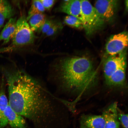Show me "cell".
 <instances>
[{
    "instance_id": "6da1fadb",
    "label": "cell",
    "mask_w": 128,
    "mask_h": 128,
    "mask_svg": "<svg viewBox=\"0 0 128 128\" xmlns=\"http://www.w3.org/2000/svg\"><path fill=\"white\" fill-rule=\"evenodd\" d=\"M0 69L7 82L11 108L37 128H50L59 114L50 93L23 69L4 66Z\"/></svg>"
},
{
    "instance_id": "7a4b0ae2",
    "label": "cell",
    "mask_w": 128,
    "mask_h": 128,
    "mask_svg": "<svg viewBox=\"0 0 128 128\" xmlns=\"http://www.w3.org/2000/svg\"><path fill=\"white\" fill-rule=\"evenodd\" d=\"M62 87L71 93L80 95L94 84L96 71L92 61L85 57L61 58L54 67Z\"/></svg>"
},
{
    "instance_id": "3957f363",
    "label": "cell",
    "mask_w": 128,
    "mask_h": 128,
    "mask_svg": "<svg viewBox=\"0 0 128 128\" xmlns=\"http://www.w3.org/2000/svg\"><path fill=\"white\" fill-rule=\"evenodd\" d=\"M81 1V21L86 34L90 35L101 28L105 22L89 1Z\"/></svg>"
},
{
    "instance_id": "277c9868",
    "label": "cell",
    "mask_w": 128,
    "mask_h": 128,
    "mask_svg": "<svg viewBox=\"0 0 128 128\" xmlns=\"http://www.w3.org/2000/svg\"><path fill=\"white\" fill-rule=\"evenodd\" d=\"M35 37L26 17L24 15L20 16L16 21L15 31L12 39V45L20 46L30 45L33 43Z\"/></svg>"
},
{
    "instance_id": "5b68a950",
    "label": "cell",
    "mask_w": 128,
    "mask_h": 128,
    "mask_svg": "<svg viewBox=\"0 0 128 128\" xmlns=\"http://www.w3.org/2000/svg\"><path fill=\"white\" fill-rule=\"evenodd\" d=\"M128 45V33L123 31L113 35L109 38L105 46L108 56L118 54L126 49Z\"/></svg>"
},
{
    "instance_id": "8992f818",
    "label": "cell",
    "mask_w": 128,
    "mask_h": 128,
    "mask_svg": "<svg viewBox=\"0 0 128 128\" xmlns=\"http://www.w3.org/2000/svg\"><path fill=\"white\" fill-rule=\"evenodd\" d=\"M118 0H99L95 3L94 7L101 18L105 22L111 21L117 10Z\"/></svg>"
},
{
    "instance_id": "52a82bcc",
    "label": "cell",
    "mask_w": 128,
    "mask_h": 128,
    "mask_svg": "<svg viewBox=\"0 0 128 128\" xmlns=\"http://www.w3.org/2000/svg\"><path fill=\"white\" fill-rule=\"evenodd\" d=\"M126 49L116 55L108 56L104 65L105 81L119 68L126 63Z\"/></svg>"
},
{
    "instance_id": "ba28073f",
    "label": "cell",
    "mask_w": 128,
    "mask_h": 128,
    "mask_svg": "<svg viewBox=\"0 0 128 128\" xmlns=\"http://www.w3.org/2000/svg\"><path fill=\"white\" fill-rule=\"evenodd\" d=\"M116 102L110 105L103 112L102 114L105 121V128H120Z\"/></svg>"
},
{
    "instance_id": "9c48e42d",
    "label": "cell",
    "mask_w": 128,
    "mask_h": 128,
    "mask_svg": "<svg viewBox=\"0 0 128 128\" xmlns=\"http://www.w3.org/2000/svg\"><path fill=\"white\" fill-rule=\"evenodd\" d=\"M102 115L82 114L80 119L79 128H105Z\"/></svg>"
},
{
    "instance_id": "30bf717a",
    "label": "cell",
    "mask_w": 128,
    "mask_h": 128,
    "mask_svg": "<svg viewBox=\"0 0 128 128\" xmlns=\"http://www.w3.org/2000/svg\"><path fill=\"white\" fill-rule=\"evenodd\" d=\"M59 10L60 11L68 15L75 17L82 20L81 0H64L59 7Z\"/></svg>"
},
{
    "instance_id": "8fae6325",
    "label": "cell",
    "mask_w": 128,
    "mask_h": 128,
    "mask_svg": "<svg viewBox=\"0 0 128 128\" xmlns=\"http://www.w3.org/2000/svg\"><path fill=\"white\" fill-rule=\"evenodd\" d=\"M0 86V128H3L8 124L5 112L9 102L6 96L5 85L3 78Z\"/></svg>"
},
{
    "instance_id": "7c38bea8",
    "label": "cell",
    "mask_w": 128,
    "mask_h": 128,
    "mask_svg": "<svg viewBox=\"0 0 128 128\" xmlns=\"http://www.w3.org/2000/svg\"><path fill=\"white\" fill-rule=\"evenodd\" d=\"M8 123L12 128H26V121L22 116L14 111L9 104L5 112Z\"/></svg>"
},
{
    "instance_id": "4fadbf2b",
    "label": "cell",
    "mask_w": 128,
    "mask_h": 128,
    "mask_svg": "<svg viewBox=\"0 0 128 128\" xmlns=\"http://www.w3.org/2000/svg\"><path fill=\"white\" fill-rule=\"evenodd\" d=\"M126 63L119 68L106 81L107 84L112 86L122 85L125 80Z\"/></svg>"
},
{
    "instance_id": "5bb4252c",
    "label": "cell",
    "mask_w": 128,
    "mask_h": 128,
    "mask_svg": "<svg viewBox=\"0 0 128 128\" xmlns=\"http://www.w3.org/2000/svg\"><path fill=\"white\" fill-rule=\"evenodd\" d=\"M46 18L43 13L35 14L29 19V25L33 31H37L44 23Z\"/></svg>"
},
{
    "instance_id": "9a60e30c",
    "label": "cell",
    "mask_w": 128,
    "mask_h": 128,
    "mask_svg": "<svg viewBox=\"0 0 128 128\" xmlns=\"http://www.w3.org/2000/svg\"><path fill=\"white\" fill-rule=\"evenodd\" d=\"M15 18H10L0 34V41H3V44L7 43L11 39V25Z\"/></svg>"
},
{
    "instance_id": "2e32d148",
    "label": "cell",
    "mask_w": 128,
    "mask_h": 128,
    "mask_svg": "<svg viewBox=\"0 0 128 128\" xmlns=\"http://www.w3.org/2000/svg\"><path fill=\"white\" fill-rule=\"evenodd\" d=\"M45 9L39 0L32 1L31 7L28 11V16L26 17L27 21L33 15L43 13Z\"/></svg>"
},
{
    "instance_id": "e0dca14e",
    "label": "cell",
    "mask_w": 128,
    "mask_h": 128,
    "mask_svg": "<svg viewBox=\"0 0 128 128\" xmlns=\"http://www.w3.org/2000/svg\"><path fill=\"white\" fill-rule=\"evenodd\" d=\"M64 21L65 24L71 27L79 29L83 28L82 21L73 16H66L64 19Z\"/></svg>"
},
{
    "instance_id": "ac0fdd59",
    "label": "cell",
    "mask_w": 128,
    "mask_h": 128,
    "mask_svg": "<svg viewBox=\"0 0 128 128\" xmlns=\"http://www.w3.org/2000/svg\"><path fill=\"white\" fill-rule=\"evenodd\" d=\"M63 27V24L60 21H55L47 32L45 34L46 37L52 36L61 30Z\"/></svg>"
},
{
    "instance_id": "d6986e66",
    "label": "cell",
    "mask_w": 128,
    "mask_h": 128,
    "mask_svg": "<svg viewBox=\"0 0 128 128\" xmlns=\"http://www.w3.org/2000/svg\"><path fill=\"white\" fill-rule=\"evenodd\" d=\"M118 119L123 128H128V117L127 114L125 113L118 107L117 108Z\"/></svg>"
},
{
    "instance_id": "ffe728a7",
    "label": "cell",
    "mask_w": 128,
    "mask_h": 128,
    "mask_svg": "<svg viewBox=\"0 0 128 128\" xmlns=\"http://www.w3.org/2000/svg\"><path fill=\"white\" fill-rule=\"evenodd\" d=\"M55 21L52 18H46L44 24L37 31L39 33L45 34Z\"/></svg>"
},
{
    "instance_id": "44dd1931",
    "label": "cell",
    "mask_w": 128,
    "mask_h": 128,
    "mask_svg": "<svg viewBox=\"0 0 128 128\" xmlns=\"http://www.w3.org/2000/svg\"><path fill=\"white\" fill-rule=\"evenodd\" d=\"M14 11L2 12L0 11V30L3 25L5 20L11 18L14 13Z\"/></svg>"
},
{
    "instance_id": "7402d4cb",
    "label": "cell",
    "mask_w": 128,
    "mask_h": 128,
    "mask_svg": "<svg viewBox=\"0 0 128 128\" xmlns=\"http://www.w3.org/2000/svg\"><path fill=\"white\" fill-rule=\"evenodd\" d=\"M14 11L11 5L8 1L0 0V11L5 12Z\"/></svg>"
},
{
    "instance_id": "603a6c76",
    "label": "cell",
    "mask_w": 128,
    "mask_h": 128,
    "mask_svg": "<svg viewBox=\"0 0 128 128\" xmlns=\"http://www.w3.org/2000/svg\"><path fill=\"white\" fill-rule=\"evenodd\" d=\"M45 9L49 10L53 6L56 1L54 0H39Z\"/></svg>"
},
{
    "instance_id": "cb8c5ba5",
    "label": "cell",
    "mask_w": 128,
    "mask_h": 128,
    "mask_svg": "<svg viewBox=\"0 0 128 128\" xmlns=\"http://www.w3.org/2000/svg\"><path fill=\"white\" fill-rule=\"evenodd\" d=\"M125 4L126 9L127 10L128 9V0L125 1Z\"/></svg>"
}]
</instances>
